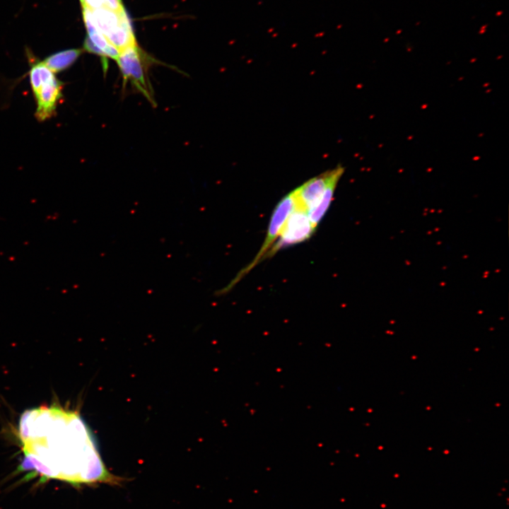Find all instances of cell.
<instances>
[{
    "label": "cell",
    "instance_id": "obj_11",
    "mask_svg": "<svg viewBox=\"0 0 509 509\" xmlns=\"http://www.w3.org/2000/svg\"><path fill=\"white\" fill-rule=\"evenodd\" d=\"M55 74L42 62L33 63L29 71L30 83L33 93L40 86Z\"/></svg>",
    "mask_w": 509,
    "mask_h": 509
},
{
    "label": "cell",
    "instance_id": "obj_12",
    "mask_svg": "<svg viewBox=\"0 0 509 509\" xmlns=\"http://www.w3.org/2000/svg\"><path fill=\"white\" fill-rule=\"evenodd\" d=\"M104 8H107L116 12L124 11L121 0H100Z\"/></svg>",
    "mask_w": 509,
    "mask_h": 509
},
{
    "label": "cell",
    "instance_id": "obj_10",
    "mask_svg": "<svg viewBox=\"0 0 509 509\" xmlns=\"http://www.w3.org/2000/svg\"><path fill=\"white\" fill-rule=\"evenodd\" d=\"M81 54L79 49H66L49 56L42 62L55 74L70 67Z\"/></svg>",
    "mask_w": 509,
    "mask_h": 509
},
{
    "label": "cell",
    "instance_id": "obj_9",
    "mask_svg": "<svg viewBox=\"0 0 509 509\" xmlns=\"http://www.w3.org/2000/svg\"><path fill=\"white\" fill-rule=\"evenodd\" d=\"M343 173H339L332 178L328 184L317 205L308 211L310 221L315 228H317L319 223L321 221L322 218L324 216L329 208L333 200L335 189Z\"/></svg>",
    "mask_w": 509,
    "mask_h": 509
},
{
    "label": "cell",
    "instance_id": "obj_4",
    "mask_svg": "<svg viewBox=\"0 0 509 509\" xmlns=\"http://www.w3.org/2000/svg\"><path fill=\"white\" fill-rule=\"evenodd\" d=\"M124 83L130 81L135 88L150 102L153 103L152 90L148 83L146 66L137 47L127 48L119 52L117 59Z\"/></svg>",
    "mask_w": 509,
    "mask_h": 509
},
{
    "label": "cell",
    "instance_id": "obj_1",
    "mask_svg": "<svg viewBox=\"0 0 509 509\" xmlns=\"http://www.w3.org/2000/svg\"><path fill=\"white\" fill-rule=\"evenodd\" d=\"M19 437L24 465L43 477L74 485L124 481L107 469L77 412L59 406L27 410L20 419Z\"/></svg>",
    "mask_w": 509,
    "mask_h": 509
},
{
    "label": "cell",
    "instance_id": "obj_13",
    "mask_svg": "<svg viewBox=\"0 0 509 509\" xmlns=\"http://www.w3.org/2000/svg\"><path fill=\"white\" fill-rule=\"evenodd\" d=\"M83 7H86L90 10H95L102 8L103 4L100 0H80Z\"/></svg>",
    "mask_w": 509,
    "mask_h": 509
},
{
    "label": "cell",
    "instance_id": "obj_8",
    "mask_svg": "<svg viewBox=\"0 0 509 509\" xmlns=\"http://www.w3.org/2000/svg\"><path fill=\"white\" fill-rule=\"evenodd\" d=\"M91 11L95 26L105 37L127 18L124 11L116 12L104 7Z\"/></svg>",
    "mask_w": 509,
    "mask_h": 509
},
{
    "label": "cell",
    "instance_id": "obj_3",
    "mask_svg": "<svg viewBox=\"0 0 509 509\" xmlns=\"http://www.w3.org/2000/svg\"><path fill=\"white\" fill-rule=\"evenodd\" d=\"M315 230L316 228L310 221L308 212L296 205L295 209L290 214L279 237L266 253L263 260L271 257L283 248L307 240Z\"/></svg>",
    "mask_w": 509,
    "mask_h": 509
},
{
    "label": "cell",
    "instance_id": "obj_2",
    "mask_svg": "<svg viewBox=\"0 0 509 509\" xmlns=\"http://www.w3.org/2000/svg\"><path fill=\"white\" fill-rule=\"evenodd\" d=\"M296 205L294 190L287 194L278 202L272 212L265 239L256 256L250 263L238 273L226 286L218 290L216 293V296H223L230 291L241 279L263 261L264 255L276 240L288 218L295 209Z\"/></svg>",
    "mask_w": 509,
    "mask_h": 509
},
{
    "label": "cell",
    "instance_id": "obj_5",
    "mask_svg": "<svg viewBox=\"0 0 509 509\" xmlns=\"http://www.w3.org/2000/svg\"><path fill=\"white\" fill-rule=\"evenodd\" d=\"M344 168L337 165L334 169L317 175L294 189L296 206L308 212L319 203L328 184L339 173H344Z\"/></svg>",
    "mask_w": 509,
    "mask_h": 509
},
{
    "label": "cell",
    "instance_id": "obj_7",
    "mask_svg": "<svg viewBox=\"0 0 509 509\" xmlns=\"http://www.w3.org/2000/svg\"><path fill=\"white\" fill-rule=\"evenodd\" d=\"M83 16L88 32V36L84 41L85 49L103 58L110 57L117 60L119 52L98 30L93 21L92 11L83 7Z\"/></svg>",
    "mask_w": 509,
    "mask_h": 509
},
{
    "label": "cell",
    "instance_id": "obj_6",
    "mask_svg": "<svg viewBox=\"0 0 509 509\" xmlns=\"http://www.w3.org/2000/svg\"><path fill=\"white\" fill-rule=\"evenodd\" d=\"M63 83L54 75L43 82L33 93L37 104L35 116L38 121H45L55 114L63 96Z\"/></svg>",
    "mask_w": 509,
    "mask_h": 509
}]
</instances>
